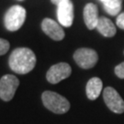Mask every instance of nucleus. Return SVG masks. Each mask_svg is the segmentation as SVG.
Returning <instances> with one entry per match:
<instances>
[{
  "instance_id": "f03ea898",
  "label": "nucleus",
  "mask_w": 124,
  "mask_h": 124,
  "mask_svg": "<svg viewBox=\"0 0 124 124\" xmlns=\"http://www.w3.org/2000/svg\"><path fill=\"white\" fill-rule=\"evenodd\" d=\"M41 100L45 108L55 114H64L70 109V102L53 91H44L41 95Z\"/></svg>"
},
{
  "instance_id": "f257e3e1",
  "label": "nucleus",
  "mask_w": 124,
  "mask_h": 124,
  "mask_svg": "<svg viewBox=\"0 0 124 124\" xmlns=\"http://www.w3.org/2000/svg\"><path fill=\"white\" fill-rule=\"evenodd\" d=\"M35 53L29 48H17L12 52L8 59L11 70L19 75H25L33 70L36 65Z\"/></svg>"
},
{
  "instance_id": "dca6fc26",
  "label": "nucleus",
  "mask_w": 124,
  "mask_h": 124,
  "mask_svg": "<svg viewBox=\"0 0 124 124\" xmlns=\"http://www.w3.org/2000/svg\"><path fill=\"white\" fill-rule=\"evenodd\" d=\"M116 23H117V26L119 27L120 29L124 31V13H121L118 16Z\"/></svg>"
},
{
  "instance_id": "9d476101",
  "label": "nucleus",
  "mask_w": 124,
  "mask_h": 124,
  "mask_svg": "<svg viewBox=\"0 0 124 124\" xmlns=\"http://www.w3.org/2000/svg\"><path fill=\"white\" fill-rule=\"evenodd\" d=\"M84 21L85 26L89 30H94L97 28L98 21V9L97 5L93 3H88L85 5L84 8Z\"/></svg>"
},
{
  "instance_id": "1a4fd4ad",
  "label": "nucleus",
  "mask_w": 124,
  "mask_h": 124,
  "mask_svg": "<svg viewBox=\"0 0 124 124\" xmlns=\"http://www.w3.org/2000/svg\"><path fill=\"white\" fill-rule=\"evenodd\" d=\"M41 29L46 35L53 40H62L64 38V31L60 24L51 18H44L41 22Z\"/></svg>"
},
{
  "instance_id": "0eeeda50",
  "label": "nucleus",
  "mask_w": 124,
  "mask_h": 124,
  "mask_svg": "<svg viewBox=\"0 0 124 124\" xmlns=\"http://www.w3.org/2000/svg\"><path fill=\"white\" fill-rule=\"evenodd\" d=\"M72 73L71 66L66 62H59L54 64L50 68L47 74L46 78L51 84H57L62 80L68 78Z\"/></svg>"
},
{
  "instance_id": "6e6552de",
  "label": "nucleus",
  "mask_w": 124,
  "mask_h": 124,
  "mask_svg": "<svg viewBox=\"0 0 124 124\" xmlns=\"http://www.w3.org/2000/svg\"><path fill=\"white\" fill-rule=\"evenodd\" d=\"M57 18L59 23L70 27L74 21V5L70 0H62L57 5Z\"/></svg>"
},
{
  "instance_id": "f8f14e48",
  "label": "nucleus",
  "mask_w": 124,
  "mask_h": 124,
  "mask_svg": "<svg viewBox=\"0 0 124 124\" xmlns=\"http://www.w3.org/2000/svg\"><path fill=\"white\" fill-rule=\"evenodd\" d=\"M97 30L104 37L110 38L116 34V27L109 18L106 17H99L97 25Z\"/></svg>"
},
{
  "instance_id": "2eb2a0df",
  "label": "nucleus",
  "mask_w": 124,
  "mask_h": 124,
  "mask_svg": "<svg viewBox=\"0 0 124 124\" xmlns=\"http://www.w3.org/2000/svg\"><path fill=\"white\" fill-rule=\"evenodd\" d=\"M115 74L119 78L124 79V62L115 67Z\"/></svg>"
},
{
  "instance_id": "6ab92c4d",
  "label": "nucleus",
  "mask_w": 124,
  "mask_h": 124,
  "mask_svg": "<svg viewBox=\"0 0 124 124\" xmlns=\"http://www.w3.org/2000/svg\"><path fill=\"white\" fill-rule=\"evenodd\" d=\"M18 1H23V0H18Z\"/></svg>"
},
{
  "instance_id": "f3484780",
  "label": "nucleus",
  "mask_w": 124,
  "mask_h": 124,
  "mask_svg": "<svg viewBox=\"0 0 124 124\" xmlns=\"http://www.w3.org/2000/svg\"><path fill=\"white\" fill-rule=\"evenodd\" d=\"M51 1H52V3H53V4L58 5L61 1H62V0H51Z\"/></svg>"
},
{
  "instance_id": "9b49d317",
  "label": "nucleus",
  "mask_w": 124,
  "mask_h": 124,
  "mask_svg": "<svg viewBox=\"0 0 124 124\" xmlns=\"http://www.w3.org/2000/svg\"><path fill=\"white\" fill-rule=\"evenodd\" d=\"M103 83L100 78L98 77H92L86 84L85 92L86 96L90 100H95L99 97L102 91Z\"/></svg>"
},
{
  "instance_id": "a211bd4d",
  "label": "nucleus",
  "mask_w": 124,
  "mask_h": 124,
  "mask_svg": "<svg viewBox=\"0 0 124 124\" xmlns=\"http://www.w3.org/2000/svg\"><path fill=\"white\" fill-rule=\"evenodd\" d=\"M102 2H105V1H106V0H101Z\"/></svg>"
},
{
  "instance_id": "4468645a",
  "label": "nucleus",
  "mask_w": 124,
  "mask_h": 124,
  "mask_svg": "<svg viewBox=\"0 0 124 124\" xmlns=\"http://www.w3.org/2000/svg\"><path fill=\"white\" fill-rule=\"evenodd\" d=\"M10 44L7 40L0 38V56L4 55L5 53H7L8 52Z\"/></svg>"
},
{
  "instance_id": "20e7f679",
  "label": "nucleus",
  "mask_w": 124,
  "mask_h": 124,
  "mask_svg": "<svg viewBox=\"0 0 124 124\" xmlns=\"http://www.w3.org/2000/svg\"><path fill=\"white\" fill-rule=\"evenodd\" d=\"M19 80L13 75H5L0 79V98L4 101H10L14 98Z\"/></svg>"
},
{
  "instance_id": "ddd939ff",
  "label": "nucleus",
  "mask_w": 124,
  "mask_h": 124,
  "mask_svg": "<svg viewBox=\"0 0 124 124\" xmlns=\"http://www.w3.org/2000/svg\"><path fill=\"white\" fill-rule=\"evenodd\" d=\"M122 0H106L103 2L104 8L107 13L111 16H117L121 10Z\"/></svg>"
},
{
  "instance_id": "7ed1b4c3",
  "label": "nucleus",
  "mask_w": 124,
  "mask_h": 124,
  "mask_svg": "<svg viewBox=\"0 0 124 124\" xmlns=\"http://www.w3.org/2000/svg\"><path fill=\"white\" fill-rule=\"evenodd\" d=\"M26 19V9L21 6H13L6 12L4 23L6 29L9 31L19 30Z\"/></svg>"
},
{
  "instance_id": "39448f33",
  "label": "nucleus",
  "mask_w": 124,
  "mask_h": 124,
  "mask_svg": "<svg viewBox=\"0 0 124 124\" xmlns=\"http://www.w3.org/2000/svg\"><path fill=\"white\" fill-rule=\"evenodd\" d=\"M74 59L77 65L83 69L93 68L98 60V55L96 51L89 48H80L74 53Z\"/></svg>"
},
{
  "instance_id": "423d86ee",
  "label": "nucleus",
  "mask_w": 124,
  "mask_h": 124,
  "mask_svg": "<svg viewBox=\"0 0 124 124\" xmlns=\"http://www.w3.org/2000/svg\"><path fill=\"white\" fill-rule=\"evenodd\" d=\"M103 98L107 107L116 114L124 112V100L113 87L108 86L103 91Z\"/></svg>"
}]
</instances>
